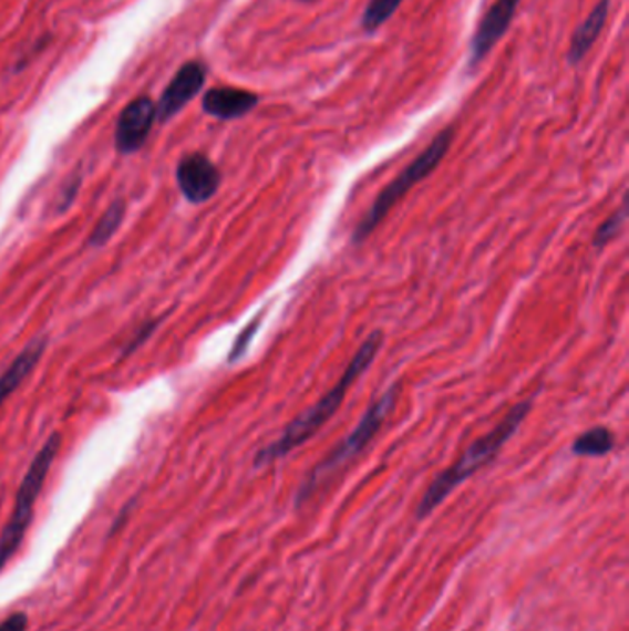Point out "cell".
Segmentation results:
<instances>
[{"label":"cell","mask_w":629,"mask_h":631,"mask_svg":"<svg viewBox=\"0 0 629 631\" xmlns=\"http://www.w3.org/2000/svg\"><path fill=\"white\" fill-rule=\"evenodd\" d=\"M382 343H384V332L381 329H375L370 337L365 338L364 342L360 343V348L357 349L353 359L349 360V364L346 365V370L338 379L337 384L320 401H316L310 408L296 415L282 428L281 436L268 443L266 447L259 448V453L255 454V469L276 464L279 459L287 458L288 454L298 451L305 443H309L334 417L354 382L359 381L360 376L364 375L365 371L373 365L377 354L381 351Z\"/></svg>","instance_id":"obj_1"},{"label":"cell","mask_w":629,"mask_h":631,"mask_svg":"<svg viewBox=\"0 0 629 631\" xmlns=\"http://www.w3.org/2000/svg\"><path fill=\"white\" fill-rule=\"evenodd\" d=\"M530 401H520L504 415L497 426H493L492 431L478 437L465 448L464 454L454 462L451 467L442 470L440 475L431 482V486L426 487L423 493L417 508H415V519L423 520L440 508L448 495L462 486L465 480H470L471 476L476 475L478 470L484 469L497 458L504 445L519 432L520 426L525 423L526 417L530 415Z\"/></svg>","instance_id":"obj_2"},{"label":"cell","mask_w":629,"mask_h":631,"mask_svg":"<svg viewBox=\"0 0 629 631\" xmlns=\"http://www.w3.org/2000/svg\"><path fill=\"white\" fill-rule=\"evenodd\" d=\"M399 395H401V386L395 382V384L388 387L386 392L382 393L381 397L375 399L368 406L353 431L349 432L348 436L343 437L337 447H332L331 453L327 454L326 458L318 462L310 469L309 475L305 476L301 484H299L298 492H296V498H293L296 508H301V506L309 503L310 497L316 495L326 482L331 480L338 470L343 469L357 456L364 453L368 445L375 439L377 434L382 431V426L386 423L388 417L398 406Z\"/></svg>","instance_id":"obj_3"},{"label":"cell","mask_w":629,"mask_h":631,"mask_svg":"<svg viewBox=\"0 0 629 631\" xmlns=\"http://www.w3.org/2000/svg\"><path fill=\"white\" fill-rule=\"evenodd\" d=\"M453 141L454 127L447 126L437 133L436 137L432 138V143L395 179L388 183L386 187L377 194L375 201L371 204L368 213L354 226L353 235H351V242L354 246L364 244L377 231V227L386 220V216L392 213L393 207L417 183L425 182L426 177L432 176L437 170V166L442 165L443 159L447 157L448 149L453 146Z\"/></svg>","instance_id":"obj_4"},{"label":"cell","mask_w":629,"mask_h":631,"mask_svg":"<svg viewBox=\"0 0 629 631\" xmlns=\"http://www.w3.org/2000/svg\"><path fill=\"white\" fill-rule=\"evenodd\" d=\"M60 447L61 436L54 432L44 442L43 447L39 448V453L35 454V458L28 467L27 475L22 478L10 519L0 531V570L6 569V565L10 563L11 558L16 556L17 550L21 548L22 541H24L28 526L32 523L33 508H35V503H38L44 480L49 476L50 467L54 464Z\"/></svg>","instance_id":"obj_5"},{"label":"cell","mask_w":629,"mask_h":631,"mask_svg":"<svg viewBox=\"0 0 629 631\" xmlns=\"http://www.w3.org/2000/svg\"><path fill=\"white\" fill-rule=\"evenodd\" d=\"M520 2L523 0H495L489 6V10L478 22L475 35L471 39L470 60H467L470 72H475L482 65V61L486 60L487 54L497 46L498 41L508 33Z\"/></svg>","instance_id":"obj_6"},{"label":"cell","mask_w":629,"mask_h":631,"mask_svg":"<svg viewBox=\"0 0 629 631\" xmlns=\"http://www.w3.org/2000/svg\"><path fill=\"white\" fill-rule=\"evenodd\" d=\"M177 185L190 204L209 201L220 188L218 166L204 154H188L179 161L176 170Z\"/></svg>","instance_id":"obj_7"},{"label":"cell","mask_w":629,"mask_h":631,"mask_svg":"<svg viewBox=\"0 0 629 631\" xmlns=\"http://www.w3.org/2000/svg\"><path fill=\"white\" fill-rule=\"evenodd\" d=\"M155 116L154 100L138 96L122 110L116 121L115 146L121 154H135L148 138Z\"/></svg>","instance_id":"obj_8"},{"label":"cell","mask_w":629,"mask_h":631,"mask_svg":"<svg viewBox=\"0 0 629 631\" xmlns=\"http://www.w3.org/2000/svg\"><path fill=\"white\" fill-rule=\"evenodd\" d=\"M207 80V66L202 61H188L172 77L165 93L161 94L159 104L155 105L157 121H171L185 105L198 96Z\"/></svg>","instance_id":"obj_9"},{"label":"cell","mask_w":629,"mask_h":631,"mask_svg":"<svg viewBox=\"0 0 629 631\" xmlns=\"http://www.w3.org/2000/svg\"><path fill=\"white\" fill-rule=\"evenodd\" d=\"M260 104L259 94L237 87L209 89L204 94L202 107L205 113L220 121H237L249 115Z\"/></svg>","instance_id":"obj_10"},{"label":"cell","mask_w":629,"mask_h":631,"mask_svg":"<svg viewBox=\"0 0 629 631\" xmlns=\"http://www.w3.org/2000/svg\"><path fill=\"white\" fill-rule=\"evenodd\" d=\"M609 8L611 0H600L591 13L587 15L586 21L576 28L573 38H570L569 52H567V61L569 65H580L586 60V55L591 52L592 46L597 44L600 33H602L606 22H608Z\"/></svg>","instance_id":"obj_11"},{"label":"cell","mask_w":629,"mask_h":631,"mask_svg":"<svg viewBox=\"0 0 629 631\" xmlns=\"http://www.w3.org/2000/svg\"><path fill=\"white\" fill-rule=\"evenodd\" d=\"M44 353V342L28 343V348L11 362L10 368L0 375V404L21 386L24 379L32 373L33 368L39 364V360Z\"/></svg>","instance_id":"obj_12"},{"label":"cell","mask_w":629,"mask_h":631,"mask_svg":"<svg viewBox=\"0 0 629 631\" xmlns=\"http://www.w3.org/2000/svg\"><path fill=\"white\" fill-rule=\"evenodd\" d=\"M617 439L615 434L608 426L598 425L592 426L589 431L581 432L580 436L576 437L573 443V454L581 456V458H600V456H608L613 453Z\"/></svg>","instance_id":"obj_13"},{"label":"cell","mask_w":629,"mask_h":631,"mask_svg":"<svg viewBox=\"0 0 629 631\" xmlns=\"http://www.w3.org/2000/svg\"><path fill=\"white\" fill-rule=\"evenodd\" d=\"M404 0H370L362 11L360 28L365 33H377L398 13Z\"/></svg>","instance_id":"obj_14"},{"label":"cell","mask_w":629,"mask_h":631,"mask_svg":"<svg viewBox=\"0 0 629 631\" xmlns=\"http://www.w3.org/2000/svg\"><path fill=\"white\" fill-rule=\"evenodd\" d=\"M124 215H126V205L122 199H116L113 204L105 209L104 215L96 221L91 237H89V244L91 246H104L105 242H110V238L118 231L122 220H124Z\"/></svg>","instance_id":"obj_15"},{"label":"cell","mask_w":629,"mask_h":631,"mask_svg":"<svg viewBox=\"0 0 629 631\" xmlns=\"http://www.w3.org/2000/svg\"><path fill=\"white\" fill-rule=\"evenodd\" d=\"M626 216V205H622L617 213L606 218V220L598 226L597 231H595V237H592V246L597 249H604L609 242H613L615 237L622 231L625 227Z\"/></svg>","instance_id":"obj_16"},{"label":"cell","mask_w":629,"mask_h":631,"mask_svg":"<svg viewBox=\"0 0 629 631\" xmlns=\"http://www.w3.org/2000/svg\"><path fill=\"white\" fill-rule=\"evenodd\" d=\"M262 320H265V310L255 316L254 320L249 321L248 325L244 327L240 334H238L237 340L233 343L231 353L227 356V362H229V364H235V362L243 359L246 351H248L249 345L254 342L255 334L259 332Z\"/></svg>","instance_id":"obj_17"},{"label":"cell","mask_w":629,"mask_h":631,"mask_svg":"<svg viewBox=\"0 0 629 631\" xmlns=\"http://www.w3.org/2000/svg\"><path fill=\"white\" fill-rule=\"evenodd\" d=\"M28 625L30 619L27 613H13L4 622H0V631H28Z\"/></svg>","instance_id":"obj_18"},{"label":"cell","mask_w":629,"mask_h":631,"mask_svg":"<svg viewBox=\"0 0 629 631\" xmlns=\"http://www.w3.org/2000/svg\"><path fill=\"white\" fill-rule=\"evenodd\" d=\"M301 2H316V0H301Z\"/></svg>","instance_id":"obj_19"}]
</instances>
